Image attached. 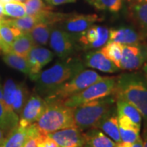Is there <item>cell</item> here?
I'll return each mask as SVG.
<instances>
[{
	"instance_id": "obj_8",
	"label": "cell",
	"mask_w": 147,
	"mask_h": 147,
	"mask_svg": "<svg viewBox=\"0 0 147 147\" xmlns=\"http://www.w3.org/2000/svg\"><path fill=\"white\" fill-rule=\"evenodd\" d=\"M49 44L53 52L61 59H67L74 49V37L62 29L53 27Z\"/></svg>"
},
{
	"instance_id": "obj_9",
	"label": "cell",
	"mask_w": 147,
	"mask_h": 147,
	"mask_svg": "<svg viewBox=\"0 0 147 147\" xmlns=\"http://www.w3.org/2000/svg\"><path fill=\"white\" fill-rule=\"evenodd\" d=\"M54 54L50 50L39 45H34L27 56V61L30 67L29 77L36 81L41 69L53 60Z\"/></svg>"
},
{
	"instance_id": "obj_18",
	"label": "cell",
	"mask_w": 147,
	"mask_h": 147,
	"mask_svg": "<svg viewBox=\"0 0 147 147\" xmlns=\"http://www.w3.org/2000/svg\"><path fill=\"white\" fill-rule=\"evenodd\" d=\"M128 17L147 38V2L132 3L128 7Z\"/></svg>"
},
{
	"instance_id": "obj_17",
	"label": "cell",
	"mask_w": 147,
	"mask_h": 147,
	"mask_svg": "<svg viewBox=\"0 0 147 147\" xmlns=\"http://www.w3.org/2000/svg\"><path fill=\"white\" fill-rule=\"evenodd\" d=\"M50 12H48L46 15H33V16L26 15L20 18H14V19H9V20L3 19V22L10 26L16 28L23 33H27L39 23H42V22L49 23L47 21V17L50 14Z\"/></svg>"
},
{
	"instance_id": "obj_28",
	"label": "cell",
	"mask_w": 147,
	"mask_h": 147,
	"mask_svg": "<svg viewBox=\"0 0 147 147\" xmlns=\"http://www.w3.org/2000/svg\"><path fill=\"white\" fill-rule=\"evenodd\" d=\"M3 59L7 65H9L11 68L16 69L29 76L30 67L26 57H23L12 53H3Z\"/></svg>"
},
{
	"instance_id": "obj_1",
	"label": "cell",
	"mask_w": 147,
	"mask_h": 147,
	"mask_svg": "<svg viewBox=\"0 0 147 147\" xmlns=\"http://www.w3.org/2000/svg\"><path fill=\"white\" fill-rule=\"evenodd\" d=\"M112 96L116 100H123L135 106L147 125V83L140 73L123 74L117 77Z\"/></svg>"
},
{
	"instance_id": "obj_34",
	"label": "cell",
	"mask_w": 147,
	"mask_h": 147,
	"mask_svg": "<svg viewBox=\"0 0 147 147\" xmlns=\"http://www.w3.org/2000/svg\"><path fill=\"white\" fill-rule=\"evenodd\" d=\"M37 146L38 147H60L52 137L41 132L37 137Z\"/></svg>"
},
{
	"instance_id": "obj_5",
	"label": "cell",
	"mask_w": 147,
	"mask_h": 147,
	"mask_svg": "<svg viewBox=\"0 0 147 147\" xmlns=\"http://www.w3.org/2000/svg\"><path fill=\"white\" fill-rule=\"evenodd\" d=\"M117 77H106L88 86L76 94L63 100V103L69 107H76L91 100L103 98L112 95L115 87Z\"/></svg>"
},
{
	"instance_id": "obj_13",
	"label": "cell",
	"mask_w": 147,
	"mask_h": 147,
	"mask_svg": "<svg viewBox=\"0 0 147 147\" xmlns=\"http://www.w3.org/2000/svg\"><path fill=\"white\" fill-rule=\"evenodd\" d=\"M96 14H75L68 16L65 21V30L69 34L79 36L95 22L100 21Z\"/></svg>"
},
{
	"instance_id": "obj_37",
	"label": "cell",
	"mask_w": 147,
	"mask_h": 147,
	"mask_svg": "<svg viewBox=\"0 0 147 147\" xmlns=\"http://www.w3.org/2000/svg\"><path fill=\"white\" fill-rule=\"evenodd\" d=\"M142 140H143V147H147V125H144Z\"/></svg>"
},
{
	"instance_id": "obj_32",
	"label": "cell",
	"mask_w": 147,
	"mask_h": 147,
	"mask_svg": "<svg viewBox=\"0 0 147 147\" xmlns=\"http://www.w3.org/2000/svg\"><path fill=\"white\" fill-rule=\"evenodd\" d=\"M25 3L26 15H46L52 8L44 4L42 0H26Z\"/></svg>"
},
{
	"instance_id": "obj_25",
	"label": "cell",
	"mask_w": 147,
	"mask_h": 147,
	"mask_svg": "<svg viewBox=\"0 0 147 147\" xmlns=\"http://www.w3.org/2000/svg\"><path fill=\"white\" fill-rule=\"evenodd\" d=\"M116 111L117 115H123L127 117L134 123L141 127L142 116L139 110L130 103L123 100H116Z\"/></svg>"
},
{
	"instance_id": "obj_36",
	"label": "cell",
	"mask_w": 147,
	"mask_h": 147,
	"mask_svg": "<svg viewBox=\"0 0 147 147\" xmlns=\"http://www.w3.org/2000/svg\"><path fill=\"white\" fill-rule=\"evenodd\" d=\"M48 3L51 5H61V4H65V3H74L76 0H47Z\"/></svg>"
},
{
	"instance_id": "obj_24",
	"label": "cell",
	"mask_w": 147,
	"mask_h": 147,
	"mask_svg": "<svg viewBox=\"0 0 147 147\" xmlns=\"http://www.w3.org/2000/svg\"><path fill=\"white\" fill-rule=\"evenodd\" d=\"M22 32L14 27L10 26L2 22L0 25V37L2 40V53H9L10 47L16 39Z\"/></svg>"
},
{
	"instance_id": "obj_35",
	"label": "cell",
	"mask_w": 147,
	"mask_h": 147,
	"mask_svg": "<svg viewBox=\"0 0 147 147\" xmlns=\"http://www.w3.org/2000/svg\"><path fill=\"white\" fill-rule=\"evenodd\" d=\"M37 137H29L23 147H38V146H37Z\"/></svg>"
},
{
	"instance_id": "obj_42",
	"label": "cell",
	"mask_w": 147,
	"mask_h": 147,
	"mask_svg": "<svg viewBox=\"0 0 147 147\" xmlns=\"http://www.w3.org/2000/svg\"><path fill=\"white\" fill-rule=\"evenodd\" d=\"M3 100V87L0 84V100Z\"/></svg>"
},
{
	"instance_id": "obj_47",
	"label": "cell",
	"mask_w": 147,
	"mask_h": 147,
	"mask_svg": "<svg viewBox=\"0 0 147 147\" xmlns=\"http://www.w3.org/2000/svg\"><path fill=\"white\" fill-rule=\"evenodd\" d=\"M16 1H19V2H21V3H26V0H16Z\"/></svg>"
},
{
	"instance_id": "obj_16",
	"label": "cell",
	"mask_w": 147,
	"mask_h": 147,
	"mask_svg": "<svg viewBox=\"0 0 147 147\" xmlns=\"http://www.w3.org/2000/svg\"><path fill=\"white\" fill-rule=\"evenodd\" d=\"M84 64L90 68L98 69L104 73H115L119 69L111 61L105 57L100 51L87 54Z\"/></svg>"
},
{
	"instance_id": "obj_21",
	"label": "cell",
	"mask_w": 147,
	"mask_h": 147,
	"mask_svg": "<svg viewBox=\"0 0 147 147\" xmlns=\"http://www.w3.org/2000/svg\"><path fill=\"white\" fill-rule=\"evenodd\" d=\"M115 111L106 116L103 120L99 123L96 128L101 129L108 137L111 138L115 143L121 142L119 127L118 122V116L116 115Z\"/></svg>"
},
{
	"instance_id": "obj_4",
	"label": "cell",
	"mask_w": 147,
	"mask_h": 147,
	"mask_svg": "<svg viewBox=\"0 0 147 147\" xmlns=\"http://www.w3.org/2000/svg\"><path fill=\"white\" fill-rule=\"evenodd\" d=\"M47 100V106L35 123L41 133L48 134L75 126L73 107L65 105L61 100Z\"/></svg>"
},
{
	"instance_id": "obj_10",
	"label": "cell",
	"mask_w": 147,
	"mask_h": 147,
	"mask_svg": "<svg viewBox=\"0 0 147 147\" xmlns=\"http://www.w3.org/2000/svg\"><path fill=\"white\" fill-rule=\"evenodd\" d=\"M47 106V100L38 93L31 95L21 110L19 123L29 126L36 123Z\"/></svg>"
},
{
	"instance_id": "obj_2",
	"label": "cell",
	"mask_w": 147,
	"mask_h": 147,
	"mask_svg": "<svg viewBox=\"0 0 147 147\" xmlns=\"http://www.w3.org/2000/svg\"><path fill=\"white\" fill-rule=\"evenodd\" d=\"M83 69L84 65L79 60L69 58L57 62L38 77L35 81L38 94L44 96L45 98L53 95L62 84Z\"/></svg>"
},
{
	"instance_id": "obj_46",
	"label": "cell",
	"mask_w": 147,
	"mask_h": 147,
	"mask_svg": "<svg viewBox=\"0 0 147 147\" xmlns=\"http://www.w3.org/2000/svg\"><path fill=\"white\" fill-rule=\"evenodd\" d=\"M0 53H2V40H1V37H0Z\"/></svg>"
},
{
	"instance_id": "obj_44",
	"label": "cell",
	"mask_w": 147,
	"mask_h": 147,
	"mask_svg": "<svg viewBox=\"0 0 147 147\" xmlns=\"http://www.w3.org/2000/svg\"><path fill=\"white\" fill-rule=\"evenodd\" d=\"M131 3H146L147 0H129Z\"/></svg>"
},
{
	"instance_id": "obj_14",
	"label": "cell",
	"mask_w": 147,
	"mask_h": 147,
	"mask_svg": "<svg viewBox=\"0 0 147 147\" xmlns=\"http://www.w3.org/2000/svg\"><path fill=\"white\" fill-rule=\"evenodd\" d=\"M52 137L60 147H84V133L77 127L64 128L47 134Z\"/></svg>"
},
{
	"instance_id": "obj_7",
	"label": "cell",
	"mask_w": 147,
	"mask_h": 147,
	"mask_svg": "<svg viewBox=\"0 0 147 147\" xmlns=\"http://www.w3.org/2000/svg\"><path fill=\"white\" fill-rule=\"evenodd\" d=\"M147 61V43L123 45L120 69L136 70Z\"/></svg>"
},
{
	"instance_id": "obj_20",
	"label": "cell",
	"mask_w": 147,
	"mask_h": 147,
	"mask_svg": "<svg viewBox=\"0 0 147 147\" xmlns=\"http://www.w3.org/2000/svg\"><path fill=\"white\" fill-rule=\"evenodd\" d=\"M84 147H115L116 143L98 128H91L84 133Z\"/></svg>"
},
{
	"instance_id": "obj_45",
	"label": "cell",
	"mask_w": 147,
	"mask_h": 147,
	"mask_svg": "<svg viewBox=\"0 0 147 147\" xmlns=\"http://www.w3.org/2000/svg\"><path fill=\"white\" fill-rule=\"evenodd\" d=\"M10 0H0V3H7V2H9Z\"/></svg>"
},
{
	"instance_id": "obj_26",
	"label": "cell",
	"mask_w": 147,
	"mask_h": 147,
	"mask_svg": "<svg viewBox=\"0 0 147 147\" xmlns=\"http://www.w3.org/2000/svg\"><path fill=\"white\" fill-rule=\"evenodd\" d=\"M19 116L12 110H8L3 100H0V128L9 131L18 124Z\"/></svg>"
},
{
	"instance_id": "obj_22",
	"label": "cell",
	"mask_w": 147,
	"mask_h": 147,
	"mask_svg": "<svg viewBox=\"0 0 147 147\" xmlns=\"http://www.w3.org/2000/svg\"><path fill=\"white\" fill-rule=\"evenodd\" d=\"M53 27V24L47 22H42L36 25L27 33L31 37L34 45H47L49 42Z\"/></svg>"
},
{
	"instance_id": "obj_30",
	"label": "cell",
	"mask_w": 147,
	"mask_h": 147,
	"mask_svg": "<svg viewBox=\"0 0 147 147\" xmlns=\"http://www.w3.org/2000/svg\"><path fill=\"white\" fill-rule=\"evenodd\" d=\"M4 15L14 18H20L26 16V10L24 3L16 0H10L3 4Z\"/></svg>"
},
{
	"instance_id": "obj_27",
	"label": "cell",
	"mask_w": 147,
	"mask_h": 147,
	"mask_svg": "<svg viewBox=\"0 0 147 147\" xmlns=\"http://www.w3.org/2000/svg\"><path fill=\"white\" fill-rule=\"evenodd\" d=\"M123 45L116 42H108L101 47L100 51L107 59L111 61L120 69V62L122 58Z\"/></svg>"
},
{
	"instance_id": "obj_49",
	"label": "cell",
	"mask_w": 147,
	"mask_h": 147,
	"mask_svg": "<svg viewBox=\"0 0 147 147\" xmlns=\"http://www.w3.org/2000/svg\"><path fill=\"white\" fill-rule=\"evenodd\" d=\"M46 1H47V0H46Z\"/></svg>"
},
{
	"instance_id": "obj_6",
	"label": "cell",
	"mask_w": 147,
	"mask_h": 147,
	"mask_svg": "<svg viewBox=\"0 0 147 147\" xmlns=\"http://www.w3.org/2000/svg\"><path fill=\"white\" fill-rule=\"evenodd\" d=\"M104 78L96 71L86 69L76 74L69 81H66L58 88L53 95L46 97L45 99L57 100L63 101L68 97L81 92L88 86L94 84Z\"/></svg>"
},
{
	"instance_id": "obj_29",
	"label": "cell",
	"mask_w": 147,
	"mask_h": 147,
	"mask_svg": "<svg viewBox=\"0 0 147 147\" xmlns=\"http://www.w3.org/2000/svg\"><path fill=\"white\" fill-rule=\"evenodd\" d=\"M30 97L29 90L23 84H17L12 100V110L17 115H21V110Z\"/></svg>"
},
{
	"instance_id": "obj_43",
	"label": "cell",
	"mask_w": 147,
	"mask_h": 147,
	"mask_svg": "<svg viewBox=\"0 0 147 147\" xmlns=\"http://www.w3.org/2000/svg\"><path fill=\"white\" fill-rule=\"evenodd\" d=\"M4 15V11H3V3H0V17Z\"/></svg>"
},
{
	"instance_id": "obj_11",
	"label": "cell",
	"mask_w": 147,
	"mask_h": 147,
	"mask_svg": "<svg viewBox=\"0 0 147 147\" xmlns=\"http://www.w3.org/2000/svg\"><path fill=\"white\" fill-rule=\"evenodd\" d=\"M40 131L35 123L29 126L19 123L11 129L7 137L4 138L0 147H23L30 137H37Z\"/></svg>"
},
{
	"instance_id": "obj_31",
	"label": "cell",
	"mask_w": 147,
	"mask_h": 147,
	"mask_svg": "<svg viewBox=\"0 0 147 147\" xmlns=\"http://www.w3.org/2000/svg\"><path fill=\"white\" fill-rule=\"evenodd\" d=\"M98 10H107L118 12L122 8L123 0H86Z\"/></svg>"
},
{
	"instance_id": "obj_48",
	"label": "cell",
	"mask_w": 147,
	"mask_h": 147,
	"mask_svg": "<svg viewBox=\"0 0 147 147\" xmlns=\"http://www.w3.org/2000/svg\"><path fill=\"white\" fill-rule=\"evenodd\" d=\"M3 18H2V17H0V25L2 24V22H3Z\"/></svg>"
},
{
	"instance_id": "obj_23",
	"label": "cell",
	"mask_w": 147,
	"mask_h": 147,
	"mask_svg": "<svg viewBox=\"0 0 147 147\" xmlns=\"http://www.w3.org/2000/svg\"><path fill=\"white\" fill-rule=\"evenodd\" d=\"M34 46V43L30 34L28 33L22 32L19 36L16 37L14 42H12L9 53H15L23 57H27L28 54Z\"/></svg>"
},
{
	"instance_id": "obj_3",
	"label": "cell",
	"mask_w": 147,
	"mask_h": 147,
	"mask_svg": "<svg viewBox=\"0 0 147 147\" xmlns=\"http://www.w3.org/2000/svg\"><path fill=\"white\" fill-rule=\"evenodd\" d=\"M115 97L110 95L74 107V125L81 131L96 128L106 116L115 112Z\"/></svg>"
},
{
	"instance_id": "obj_15",
	"label": "cell",
	"mask_w": 147,
	"mask_h": 147,
	"mask_svg": "<svg viewBox=\"0 0 147 147\" xmlns=\"http://www.w3.org/2000/svg\"><path fill=\"white\" fill-rule=\"evenodd\" d=\"M109 41L116 42L122 45H134L143 42L146 37L141 32H137L131 28L120 27L109 30Z\"/></svg>"
},
{
	"instance_id": "obj_19",
	"label": "cell",
	"mask_w": 147,
	"mask_h": 147,
	"mask_svg": "<svg viewBox=\"0 0 147 147\" xmlns=\"http://www.w3.org/2000/svg\"><path fill=\"white\" fill-rule=\"evenodd\" d=\"M117 116L121 142L134 143L140 137L141 127L134 123L126 116L123 115H117Z\"/></svg>"
},
{
	"instance_id": "obj_12",
	"label": "cell",
	"mask_w": 147,
	"mask_h": 147,
	"mask_svg": "<svg viewBox=\"0 0 147 147\" xmlns=\"http://www.w3.org/2000/svg\"><path fill=\"white\" fill-rule=\"evenodd\" d=\"M110 32L107 28L92 26L79 35L78 41L85 48H98L103 47L109 41Z\"/></svg>"
},
{
	"instance_id": "obj_41",
	"label": "cell",
	"mask_w": 147,
	"mask_h": 147,
	"mask_svg": "<svg viewBox=\"0 0 147 147\" xmlns=\"http://www.w3.org/2000/svg\"><path fill=\"white\" fill-rule=\"evenodd\" d=\"M143 71H144V74H145V79L146 80L147 83V61L143 65Z\"/></svg>"
},
{
	"instance_id": "obj_33",
	"label": "cell",
	"mask_w": 147,
	"mask_h": 147,
	"mask_svg": "<svg viewBox=\"0 0 147 147\" xmlns=\"http://www.w3.org/2000/svg\"><path fill=\"white\" fill-rule=\"evenodd\" d=\"M17 84L12 79H7L3 86V103L8 110H12V100Z\"/></svg>"
},
{
	"instance_id": "obj_38",
	"label": "cell",
	"mask_w": 147,
	"mask_h": 147,
	"mask_svg": "<svg viewBox=\"0 0 147 147\" xmlns=\"http://www.w3.org/2000/svg\"><path fill=\"white\" fill-rule=\"evenodd\" d=\"M131 147H143V140L142 137H139V138L137 139L136 142L134 143H132Z\"/></svg>"
},
{
	"instance_id": "obj_40",
	"label": "cell",
	"mask_w": 147,
	"mask_h": 147,
	"mask_svg": "<svg viewBox=\"0 0 147 147\" xmlns=\"http://www.w3.org/2000/svg\"><path fill=\"white\" fill-rule=\"evenodd\" d=\"M4 133H5V131H3L2 128H0V146H1V145H2V143L3 142V140H4Z\"/></svg>"
},
{
	"instance_id": "obj_39",
	"label": "cell",
	"mask_w": 147,
	"mask_h": 147,
	"mask_svg": "<svg viewBox=\"0 0 147 147\" xmlns=\"http://www.w3.org/2000/svg\"><path fill=\"white\" fill-rule=\"evenodd\" d=\"M131 143H128V142H120L119 143H116L115 147H131Z\"/></svg>"
}]
</instances>
